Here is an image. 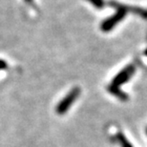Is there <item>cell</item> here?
<instances>
[{"label": "cell", "instance_id": "obj_7", "mask_svg": "<svg viewBox=\"0 0 147 147\" xmlns=\"http://www.w3.org/2000/svg\"><path fill=\"white\" fill-rule=\"evenodd\" d=\"M7 68V62L3 59H0V70H4Z\"/></svg>", "mask_w": 147, "mask_h": 147}, {"label": "cell", "instance_id": "obj_9", "mask_svg": "<svg viewBox=\"0 0 147 147\" xmlns=\"http://www.w3.org/2000/svg\"><path fill=\"white\" fill-rule=\"evenodd\" d=\"M144 55H146V57H147V49L145 50V51H144Z\"/></svg>", "mask_w": 147, "mask_h": 147}, {"label": "cell", "instance_id": "obj_2", "mask_svg": "<svg viewBox=\"0 0 147 147\" xmlns=\"http://www.w3.org/2000/svg\"><path fill=\"white\" fill-rule=\"evenodd\" d=\"M79 94H80V89L78 87H75L73 90L70 91L68 95L58 103L57 107V113L59 115L65 114L69 110V108L73 105L76 99L79 96Z\"/></svg>", "mask_w": 147, "mask_h": 147}, {"label": "cell", "instance_id": "obj_8", "mask_svg": "<svg viewBox=\"0 0 147 147\" xmlns=\"http://www.w3.org/2000/svg\"><path fill=\"white\" fill-rule=\"evenodd\" d=\"M25 1L27 3H29V4H32V3L34 2V0H25Z\"/></svg>", "mask_w": 147, "mask_h": 147}, {"label": "cell", "instance_id": "obj_5", "mask_svg": "<svg viewBox=\"0 0 147 147\" xmlns=\"http://www.w3.org/2000/svg\"><path fill=\"white\" fill-rule=\"evenodd\" d=\"M117 139L119 140V142L121 143V145H122V147H133L132 146V144L130 142H128L127 140V139H126V138L123 136L122 134H117Z\"/></svg>", "mask_w": 147, "mask_h": 147}, {"label": "cell", "instance_id": "obj_1", "mask_svg": "<svg viewBox=\"0 0 147 147\" xmlns=\"http://www.w3.org/2000/svg\"><path fill=\"white\" fill-rule=\"evenodd\" d=\"M112 5H113L115 8H117V13L102 21L100 25V29L103 32H110L111 30H113V29L124 18L126 13H127V11H128V8L123 5L114 4V3Z\"/></svg>", "mask_w": 147, "mask_h": 147}, {"label": "cell", "instance_id": "obj_4", "mask_svg": "<svg viewBox=\"0 0 147 147\" xmlns=\"http://www.w3.org/2000/svg\"><path fill=\"white\" fill-rule=\"evenodd\" d=\"M108 91L113 94L114 96H116L117 98H119V99H121V100H127L128 99V96L126 95V94L121 91L119 89V87H117V86H114V85H109V86L107 87Z\"/></svg>", "mask_w": 147, "mask_h": 147}, {"label": "cell", "instance_id": "obj_3", "mask_svg": "<svg viewBox=\"0 0 147 147\" xmlns=\"http://www.w3.org/2000/svg\"><path fill=\"white\" fill-rule=\"evenodd\" d=\"M135 72H136V68H135L134 65L130 64V65L126 66L124 69L121 70V71L115 76L113 81H112V85L119 87L120 85L126 83V82L133 76Z\"/></svg>", "mask_w": 147, "mask_h": 147}, {"label": "cell", "instance_id": "obj_6", "mask_svg": "<svg viewBox=\"0 0 147 147\" xmlns=\"http://www.w3.org/2000/svg\"><path fill=\"white\" fill-rule=\"evenodd\" d=\"M87 1L90 2L96 9H102L105 6L104 0H87Z\"/></svg>", "mask_w": 147, "mask_h": 147}]
</instances>
